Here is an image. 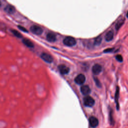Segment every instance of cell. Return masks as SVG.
<instances>
[{"label":"cell","instance_id":"2e32d148","mask_svg":"<svg viewBox=\"0 0 128 128\" xmlns=\"http://www.w3.org/2000/svg\"><path fill=\"white\" fill-rule=\"evenodd\" d=\"M102 38L100 36H98L97 37L95 40H94V45H99L100 43H101V42H102Z\"/></svg>","mask_w":128,"mask_h":128},{"label":"cell","instance_id":"30bf717a","mask_svg":"<svg viewBox=\"0 0 128 128\" xmlns=\"http://www.w3.org/2000/svg\"><path fill=\"white\" fill-rule=\"evenodd\" d=\"M4 10L8 14H12L15 12L16 8L13 6H12L10 4H8L4 7Z\"/></svg>","mask_w":128,"mask_h":128},{"label":"cell","instance_id":"44dd1931","mask_svg":"<svg viewBox=\"0 0 128 128\" xmlns=\"http://www.w3.org/2000/svg\"><path fill=\"white\" fill-rule=\"evenodd\" d=\"M114 48H107L106 50H105L104 52H110L111 51H112L113 50Z\"/></svg>","mask_w":128,"mask_h":128},{"label":"cell","instance_id":"ffe728a7","mask_svg":"<svg viewBox=\"0 0 128 128\" xmlns=\"http://www.w3.org/2000/svg\"><path fill=\"white\" fill-rule=\"evenodd\" d=\"M18 28H19L20 30H22V31H23V32H28V30H27L26 28H24V27H23V26H18Z\"/></svg>","mask_w":128,"mask_h":128},{"label":"cell","instance_id":"52a82bcc","mask_svg":"<svg viewBox=\"0 0 128 128\" xmlns=\"http://www.w3.org/2000/svg\"><path fill=\"white\" fill-rule=\"evenodd\" d=\"M102 70V66L99 64H95L92 68V72L95 75H97L100 74Z\"/></svg>","mask_w":128,"mask_h":128},{"label":"cell","instance_id":"6da1fadb","mask_svg":"<svg viewBox=\"0 0 128 128\" xmlns=\"http://www.w3.org/2000/svg\"><path fill=\"white\" fill-rule=\"evenodd\" d=\"M83 101L84 105L88 107L92 106L95 103L94 99L89 96H85L83 98Z\"/></svg>","mask_w":128,"mask_h":128},{"label":"cell","instance_id":"9a60e30c","mask_svg":"<svg viewBox=\"0 0 128 128\" xmlns=\"http://www.w3.org/2000/svg\"><path fill=\"white\" fill-rule=\"evenodd\" d=\"M11 32L16 36L18 38H20L22 37V34L20 32H19L18 31L16 30L12 29V30H11Z\"/></svg>","mask_w":128,"mask_h":128},{"label":"cell","instance_id":"5bb4252c","mask_svg":"<svg viewBox=\"0 0 128 128\" xmlns=\"http://www.w3.org/2000/svg\"><path fill=\"white\" fill-rule=\"evenodd\" d=\"M118 96H119V88L118 86H117L116 90V94H115V101H116V108H117L118 110V108H119L118 102Z\"/></svg>","mask_w":128,"mask_h":128},{"label":"cell","instance_id":"ba28073f","mask_svg":"<svg viewBox=\"0 0 128 128\" xmlns=\"http://www.w3.org/2000/svg\"><path fill=\"white\" fill-rule=\"evenodd\" d=\"M60 72L62 74H66L69 72L70 68L64 64H60L58 66Z\"/></svg>","mask_w":128,"mask_h":128},{"label":"cell","instance_id":"d6986e66","mask_svg":"<svg viewBox=\"0 0 128 128\" xmlns=\"http://www.w3.org/2000/svg\"><path fill=\"white\" fill-rule=\"evenodd\" d=\"M94 80L96 82V86L98 87H100L101 86V84H100V82L99 81V80L96 78H94Z\"/></svg>","mask_w":128,"mask_h":128},{"label":"cell","instance_id":"277c9868","mask_svg":"<svg viewBox=\"0 0 128 128\" xmlns=\"http://www.w3.org/2000/svg\"><path fill=\"white\" fill-rule=\"evenodd\" d=\"M86 80V77L83 74H78L74 78V82L78 84H83Z\"/></svg>","mask_w":128,"mask_h":128},{"label":"cell","instance_id":"7402d4cb","mask_svg":"<svg viewBox=\"0 0 128 128\" xmlns=\"http://www.w3.org/2000/svg\"><path fill=\"white\" fill-rule=\"evenodd\" d=\"M0 6H1V2H0Z\"/></svg>","mask_w":128,"mask_h":128},{"label":"cell","instance_id":"3957f363","mask_svg":"<svg viewBox=\"0 0 128 128\" xmlns=\"http://www.w3.org/2000/svg\"><path fill=\"white\" fill-rule=\"evenodd\" d=\"M30 31L34 34L36 35H40L43 32L42 28L38 26L33 25L30 28Z\"/></svg>","mask_w":128,"mask_h":128},{"label":"cell","instance_id":"8992f818","mask_svg":"<svg viewBox=\"0 0 128 128\" xmlns=\"http://www.w3.org/2000/svg\"><path fill=\"white\" fill-rule=\"evenodd\" d=\"M88 121H89L90 125L92 128H94L96 127L98 124V118L94 116H92L90 117L88 119Z\"/></svg>","mask_w":128,"mask_h":128},{"label":"cell","instance_id":"8fae6325","mask_svg":"<svg viewBox=\"0 0 128 128\" xmlns=\"http://www.w3.org/2000/svg\"><path fill=\"white\" fill-rule=\"evenodd\" d=\"M46 40L50 42H54L56 40V36L52 32H49L46 34Z\"/></svg>","mask_w":128,"mask_h":128},{"label":"cell","instance_id":"9c48e42d","mask_svg":"<svg viewBox=\"0 0 128 128\" xmlns=\"http://www.w3.org/2000/svg\"><path fill=\"white\" fill-rule=\"evenodd\" d=\"M80 92L82 94L88 96V94L90 92V89L88 86L84 85L80 87Z\"/></svg>","mask_w":128,"mask_h":128},{"label":"cell","instance_id":"7c38bea8","mask_svg":"<svg viewBox=\"0 0 128 128\" xmlns=\"http://www.w3.org/2000/svg\"><path fill=\"white\" fill-rule=\"evenodd\" d=\"M114 38V32L112 30L108 31L105 35V40L107 42H110Z\"/></svg>","mask_w":128,"mask_h":128},{"label":"cell","instance_id":"e0dca14e","mask_svg":"<svg viewBox=\"0 0 128 128\" xmlns=\"http://www.w3.org/2000/svg\"><path fill=\"white\" fill-rule=\"evenodd\" d=\"M123 23H124V20H120V21H118L116 25V28L118 30L121 26L123 24Z\"/></svg>","mask_w":128,"mask_h":128},{"label":"cell","instance_id":"7a4b0ae2","mask_svg":"<svg viewBox=\"0 0 128 128\" xmlns=\"http://www.w3.org/2000/svg\"><path fill=\"white\" fill-rule=\"evenodd\" d=\"M63 43L66 46H72L76 44V40L72 36H67L64 39Z\"/></svg>","mask_w":128,"mask_h":128},{"label":"cell","instance_id":"4fadbf2b","mask_svg":"<svg viewBox=\"0 0 128 128\" xmlns=\"http://www.w3.org/2000/svg\"><path fill=\"white\" fill-rule=\"evenodd\" d=\"M22 42L24 43V44L26 46H27L28 48H33L34 46V44L32 42H31L28 39L24 38L22 40Z\"/></svg>","mask_w":128,"mask_h":128},{"label":"cell","instance_id":"ac0fdd59","mask_svg":"<svg viewBox=\"0 0 128 128\" xmlns=\"http://www.w3.org/2000/svg\"><path fill=\"white\" fill-rule=\"evenodd\" d=\"M116 58L117 60H118V62H122V60H123V58H122V56L120 54L116 55Z\"/></svg>","mask_w":128,"mask_h":128},{"label":"cell","instance_id":"5b68a950","mask_svg":"<svg viewBox=\"0 0 128 128\" xmlns=\"http://www.w3.org/2000/svg\"><path fill=\"white\" fill-rule=\"evenodd\" d=\"M40 57L44 61L48 63H51L53 60L52 56L46 52H42L40 55Z\"/></svg>","mask_w":128,"mask_h":128}]
</instances>
